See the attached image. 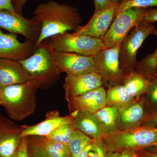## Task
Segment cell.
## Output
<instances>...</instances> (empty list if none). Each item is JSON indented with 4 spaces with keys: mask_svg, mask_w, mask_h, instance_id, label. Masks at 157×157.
<instances>
[{
    "mask_svg": "<svg viewBox=\"0 0 157 157\" xmlns=\"http://www.w3.org/2000/svg\"><path fill=\"white\" fill-rule=\"evenodd\" d=\"M34 17L42 25L41 32L36 46L41 45L45 39L76 30L82 22L76 8L64 3L49 1L40 4L35 9Z\"/></svg>",
    "mask_w": 157,
    "mask_h": 157,
    "instance_id": "cell-1",
    "label": "cell"
},
{
    "mask_svg": "<svg viewBox=\"0 0 157 157\" xmlns=\"http://www.w3.org/2000/svg\"><path fill=\"white\" fill-rule=\"evenodd\" d=\"M42 78L2 87L1 104L11 119L21 121L33 114L36 108L37 90L45 84Z\"/></svg>",
    "mask_w": 157,
    "mask_h": 157,
    "instance_id": "cell-2",
    "label": "cell"
},
{
    "mask_svg": "<svg viewBox=\"0 0 157 157\" xmlns=\"http://www.w3.org/2000/svg\"><path fill=\"white\" fill-rule=\"evenodd\" d=\"M108 151L120 152L126 150L139 151L157 143V128L141 126L118 131L103 137Z\"/></svg>",
    "mask_w": 157,
    "mask_h": 157,
    "instance_id": "cell-3",
    "label": "cell"
},
{
    "mask_svg": "<svg viewBox=\"0 0 157 157\" xmlns=\"http://www.w3.org/2000/svg\"><path fill=\"white\" fill-rule=\"evenodd\" d=\"M48 45L56 52H70L87 56H93L106 46L102 39L94 37L67 33L50 37Z\"/></svg>",
    "mask_w": 157,
    "mask_h": 157,
    "instance_id": "cell-4",
    "label": "cell"
},
{
    "mask_svg": "<svg viewBox=\"0 0 157 157\" xmlns=\"http://www.w3.org/2000/svg\"><path fill=\"white\" fill-rule=\"evenodd\" d=\"M121 45L105 48L92 56L94 71L101 76L102 86L106 90L123 83L125 73L119 62Z\"/></svg>",
    "mask_w": 157,
    "mask_h": 157,
    "instance_id": "cell-5",
    "label": "cell"
},
{
    "mask_svg": "<svg viewBox=\"0 0 157 157\" xmlns=\"http://www.w3.org/2000/svg\"><path fill=\"white\" fill-rule=\"evenodd\" d=\"M155 29L153 24L141 23L132 29L121 45L120 66L125 74L135 70L137 64V50L148 36L153 33Z\"/></svg>",
    "mask_w": 157,
    "mask_h": 157,
    "instance_id": "cell-6",
    "label": "cell"
},
{
    "mask_svg": "<svg viewBox=\"0 0 157 157\" xmlns=\"http://www.w3.org/2000/svg\"><path fill=\"white\" fill-rule=\"evenodd\" d=\"M146 8H132L116 16L103 39L107 48L121 45L130 31L144 21Z\"/></svg>",
    "mask_w": 157,
    "mask_h": 157,
    "instance_id": "cell-7",
    "label": "cell"
},
{
    "mask_svg": "<svg viewBox=\"0 0 157 157\" xmlns=\"http://www.w3.org/2000/svg\"><path fill=\"white\" fill-rule=\"evenodd\" d=\"M33 78H42L45 82L60 73L54 63L48 45L41 44L30 56L18 61Z\"/></svg>",
    "mask_w": 157,
    "mask_h": 157,
    "instance_id": "cell-8",
    "label": "cell"
},
{
    "mask_svg": "<svg viewBox=\"0 0 157 157\" xmlns=\"http://www.w3.org/2000/svg\"><path fill=\"white\" fill-rule=\"evenodd\" d=\"M42 25L33 17L25 18L21 14L0 10V28L11 33L22 35L28 41L36 43L41 32Z\"/></svg>",
    "mask_w": 157,
    "mask_h": 157,
    "instance_id": "cell-9",
    "label": "cell"
},
{
    "mask_svg": "<svg viewBox=\"0 0 157 157\" xmlns=\"http://www.w3.org/2000/svg\"><path fill=\"white\" fill-rule=\"evenodd\" d=\"M48 46L54 63L60 73L76 75L94 71L92 56L70 52H56Z\"/></svg>",
    "mask_w": 157,
    "mask_h": 157,
    "instance_id": "cell-10",
    "label": "cell"
},
{
    "mask_svg": "<svg viewBox=\"0 0 157 157\" xmlns=\"http://www.w3.org/2000/svg\"><path fill=\"white\" fill-rule=\"evenodd\" d=\"M142 98L133 101L118 109L117 125L119 131L142 126L151 116Z\"/></svg>",
    "mask_w": 157,
    "mask_h": 157,
    "instance_id": "cell-11",
    "label": "cell"
},
{
    "mask_svg": "<svg viewBox=\"0 0 157 157\" xmlns=\"http://www.w3.org/2000/svg\"><path fill=\"white\" fill-rule=\"evenodd\" d=\"M25 125H18L0 115V157H11L22 141L21 133Z\"/></svg>",
    "mask_w": 157,
    "mask_h": 157,
    "instance_id": "cell-12",
    "label": "cell"
},
{
    "mask_svg": "<svg viewBox=\"0 0 157 157\" xmlns=\"http://www.w3.org/2000/svg\"><path fill=\"white\" fill-rule=\"evenodd\" d=\"M37 48L36 43L28 40L19 42L16 34L4 33L0 30V59L18 61L30 56Z\"/></svg>",
    "mask_w": 157,
    "mask_h": 157,
    "instance_id": "cell-13",
    "label": "cell"
},
{
    "mask_svg": "<svg viewBox=\"0 0 157 157\" xmlns=\"http://www.w3.org/2000/svg\"><path fill=\"white\" fill-rule=\"evenodd\" d=\"M78 110L71 113L69 115L61 116L57 110L48 111L44 121L33 125H25L21 133L23 137L30 136L47 137L52 133L67 124H72Z\"/></svg>",
    "mask_w": 157,
    "mask_h": 157,
    "instance_id": "cell-14",
    "label": "cell"
},
{
    "mask_svg": "<svg viewBox=\"0 0 157 157\" xmlns=\"http://www.w3.org/2000/svg\"><path fill=\"white\" fill-rule=\"evenodd\" d=\"M116 6L102 11L94 12L89 21L84 26H79L75 33L86 35L103 40L114 20Z\"/></svg>",
    "mask_w": 157,
    "mask_h": 157,
    "instance_id": "cell-15",
    "label": "cell"
},
{
    "mask_svg": "<svg viewBox=\"0 0 157 157\" xmlns=\"http://www.w3.org/2000/svg\"><path fill=\"white\" fill-rule=\"evenodd\" d=\"M101 86V76L94 71L79 75H67L63 86L66 100L82 95Z\"/></svg>",
    "mask_w": 157,
    "mask_h": 157,
    "instance_id": "cell-16",
    "label": "cell"
},
{
    "mask_svg": "<svg viewBox=\"0 0 157 157\" xmlns=\"http://www.w3.org/2000/svg\"><path fill=\"white\" fill-rule=\"evenodd\" d=\"M107 91L103 86L92 90L82 95L67 101L70 113L78 110L94 113L106 106Z\"/></svg>",
    "mask_w": 157,
    "mask_h": 157,
    "instance_id": "cell-17",
    "label": "cell"
},
{
    "mask_svg": "<svg viewBox=\"0 0 157 157\" xmlns=\"http://www.w3.org/2000/svg\"><path fill=\"white\" fill-rule=\"evenodd\" d=\"M33 78L18 61L0 59L1 87L24 83Z\"/></svg>",
    "mask_w": 157,
    "mask_h": 157,
    "instance_id": "cell-18",
    "label": "cell"
},
{
    "mask_svg": "<svg viewBox=\"0 0 157 157\" xmlns=\"http://www.w3.org/2000/svg\"><path fill=\"white\" fill-rule=\"evenodd\" d=\"M72 124L76 130L82 132L91 139L104 137L94 113L78 111Z\"/></svg>",
    "mask_w": 157,
    "mask_h": 157,
    "instance_id": "cell-19",
    "label": "cell"
},
{
    "mask_svg": "<svg viewBox=\"0 0 157 157\" xmlns=\"http://www.w3.org/2000/svg\"><path fill=\"white\" fill-rule=\"evenodd\" d=\"M151 80L135 70L125 75L123 86L128 94L135 100L143 95Z\"/></svg>",
    "mask_w": 157,
    "mask_h": 157,
    "instance_id": "cell-20",
    "label": "cell"
},
{
    "mask_svg": "<svg viewBox=\"0 0 157 157\" xmlns=\"http://www.w3.org/2000/svg\"><path fill=\"white\" fill-rule=\"evenodd\" d=\"M94 113L104 136L119 131L117 125L118 109L105 106Z\"/></svg>",
    "mask_w": 157,
    "mask_h": 157,
    "instance_id": "cell-21",
    "label": "cell"
},
{
    "mask_svg": "<svg viewBox=\"0 0 157 157\" xmlns=\"http://www.w3.org/2000/svg\"><path fill=\"white\" fill-rule=\"evenodd\" d=\"M106 91V106L120 109L136 101L128 94L123 85L109 87Z\"/></svg>",
    "mask_w": 157,
    "mask_h": 157,
    "instance_id": "cell-22",
    "label": "cell"
},
{
    "mask_svg": "<svg viewBox=\"0 0 157 157\" xmlns=\"http://www.w3.org/2000/svg\"><path fill=\"white\" fill-rule=\"evenodd\" d=\"M153 35L157 37V30L154 32ZM157 70V47L153 53L147 56L142 60L137 62L135 71L151 80L155 77Z\"/></svg>",
    "mask_w": 157,
    "mask_h": 157,
    "instance_id": "cell-23",
    "label": "cell"
},
{
    "mask_svg": "<svg viewBox=\"0 0 157 157\" xmlns=\"http://www.w3.org/2000/svg\"><path fill=\"white\" fill-rule=\"evenodd\" d=\"M94 140L78 130H75L72 139L68 144L70 157H77L82 151L92 143Z\"/></svg>",
    "mask_w": 157,
    "mask_h": 157,
    "instance_id": "cell-24",
    "label": "cell"
},
{
    "mask_svg": "<svg viewBox=\"0 0 157 157\" xmlns=\"http://www.w3.org/2000/svg\"><path fill=\"white\" fill-rule=\"evenodd\" d=\"M75 130L73 124H67L60 127L45 137L51 141L68 145L73 137Z\"/></svg>",
    "mask_w": 157,
    "mask_h": 157,
    "instance_id": "cell-25",
    "label": "cell"
},
{
    "mask_svg": "<svg viewBox=\"0 0 157 157\" xmlns=\"http://www.w3.org/2000/svg\"><path fill=\"white\" fill-rule=\"evenodd\" d=\"M141 98L151 115L157 112V76L151 80L148 88Z\"/></svg>",
    "mask_w": 157,
    "mask_h": 157,
    "instance_id": "cell-26",
    "label": "cell"
},
{
    "mask_svg": "<svg viewBox=\"0 0 157 157\" xmlns=\"http://www.w3.org/2000/svg\"><path fill=\"white\" fill-rule=\"evenodd\" d=\"M152 7H157V0H121L116 6V16L131 8Z\"/></svg>",
    "mask_w": 157,
    "mask_h": 157,
    "instance_id": "cell-27",
    "label": "cell"
},
{
    "mask_svg": "<svg viewBox=\"0 0 157 157\" xmlns=\"http://www.w3.org/2000/svg\"><path fill=\"white\" fill-rule=\"evenodd\" d=\"M108 152L103 138L94 139L92 144L91 157H106Z\"/></svg>",
    "mask_w": 157,
    "mask_h": 157,
    "instance_id": "cell-28",
    "label": "cell"
},
{
    "mask_svg": "<svg viewBox=\"0 0 157 157\" xmlns=\"http://www.w3.org/2000/svg\"><path fill=\"white\" fill-rule=\"evenodd\" d=\"M28 148L30 157H51L41 149L29 141L28 139Z\"/></svg>",
    "mask_w": 157,
    "mask_h": 157,
    "instance_id": "cell-29",
    "label": "cell"
},
{
    "mask_svg": "<svg viewBox=\"0 0 157 157\" xmlns=\"http://www.w3.org/2000/svg\"><path fill=\"white\" fill-rule=\"evenodd\" d=\"M11 157H30L28 148L27 137H23L19 147Z\"/></svg>",
    "mask_w": 157,
    "mask_h": 157,
    "instance_id": "cell-30",
    "label": "cell"
},
{
    "mask_svg": "<svg viewBox=\"0 0 157 157\" xmlns=\"http://www.w3.org/2000/svg\"><path fill=\"white\" fill-rule=\"evenodd\" d=\"M157 21V9H147L144 17V22L153 24Z\"/></svg>",
    "mask_w": 157,
    "mask_h": 157,
    "instance_id": "cell-31",
    "label": "cell"
},
{
    "mask_svg": "<svg viewBox=\"0 0 157 157\" xmlns=\"http://www.w3.org/2000/svg\"><path fill=\"white\" fill-rule=\"evenodd\" d=\"M94 2L95 5L94 12L105 10L113 5L110 0H94Z\"/></svg>",
    "mask_w": 157,
    "mask_h": 157,
    "instance_id": "cell-32",
    "label": "cell"
},
{
    "mask_svg": "<svg viewBox=\"0 0 157 157\" xmlns=\"http://www.w3.org/2000/svg\"><path fill=\"white\" fill-rule=\"evenodd\" d=\"M0 10H6L14 14L17 13L14 10L12 0H0Z\"/></svg>",
    "mask_w": 157,
    "mask_h": 157,
    "instance_id": "cell-33",
    "label": "cell"
},
{
    "mask_svg": "<svg viewBox=\"0 0 157 157\" xmlns=\"http://www.w3.org/2000/svg\"><path fill=\"white\" fill-rule=\"evenodd\" d=\"M29 0H12L14 10L17 14L22 15V9Z\"/></svg>",
    "mask_w": 157,
    "mask_h": 157,
    "instance_id": "cell-34",
    "label": "cell"
},
{
    "mask_svg": "<svg viewBox=\"0 0 157 157\" xmlns=\"http://www.w3.org/2000/svg\"><path fill=\"white\" fill-rule=\"evenodd\" d=\"M142 126L155 128L157 127V112L152 114Z\"/></svg>",
    "mask_w": 157,
    "mask_h": 157,
    "instance_id": "cell-35",
    "label": "cell"
},
{
    "mask_svg": "<svg viewBox=\"0 0 157 157\" xmlns=\"http://www.w3.org/2000/svg\"><path fill=\"white\" fill-rule=\"evenodd\" d=\"M137 151L133 150H126L120 152L117 157H138Z\"/></svg>",
    "mask_w": 157,
    "mask_h": 157,
    "instance_id": "cell-36",
    "label": "cell"
},
{
    "mask_svg": "<svg viewBox=\"0 0 157 157\" xmlns=\"http://www.w3.org/2000/svg\"><path fill=\"white\" fill-rule=\"evenodd\" d=\"M94 142V141H93ZM92 143L86 147L80 152L76 157H91V153L92 149Z\"/></svg>",
    "mask_w": 157,
    "mask_h": 157,
    "instance_id": "cell-37",
    "label": "cell"
},
{
    "mask_svg": "<svg viewBox=\"0 0 157 157\" xmlns=\"http://www.w3.org/2000/svg\"><path fill=\"white\" fill-rule=\"evenodd\" d=\"M141 157H157V153L145 151L142 153Z\"/></svg>",
    "mask_w": 157,
    "mask_h": 157,
    "instance_id": "cell-38",
    "label": "cell"
},
{
    "mask_svg": "<svg viewBox=\"0 0 157 157\" xmlns=\"http://www.w3.org/2000/svg\"><path fill=\"white\" fill-rule=\"evenodd\" d=\"M146 150L145 151L157 153V143L147 148L144 149Z\"/></svg>",
    "mask_w": 157,
    "mask_h": 157,
    "instance_id": "cell-39",
    "label": "cell"
},
{
    "mask_svg": "<svg viewBox=\"0 0 157 157\" xmlns=\"http://www.w3.org/2000/svg\"><path fill=\"white\" fill-rule=\"evenodd\" d=\"M119 152H111L108 151L106 157H117Z\"/></svg>",
    "mask_w": 157,
    "mask_h": 157,
    "instance_id": "cell-40",
    "label": "cell"
},
{
    "mask_svg": "<svg viewBox=\"0 0 157 157\" xmlns=\"http://www.w3.org/2000/svg\"><path fill=\"white\" fill-rule=\"evenodd\" d=\"M121 1V0H110L112 4L116 6H117Z\"/></svg>",
    "mask_w": 157,
    "mask_h": 157,
    "instance_id": "cell-41",
    "label": "cell"
},
{
    "mask_svg": "<svg viewBox=\"0 0 157 157\" xmlns=\"http://www.w3.org/2000/svg\"><path fill=\"white\" fill-rule=\"evenodd\" d=\"M1 89H2V87H1V86H0V104H1Z\"/></svg>",
    "mask_w": 157,
    "mask_h": 157,
    "instance_id": "cell-42",
    "label": "cell"
},
{
    "mask_svg": "<svg viewBox=\"0 0 157 157\" xmlns=\"http://www.w3.org/2000/svg\"><path fill=\"white\" fill-rule=\"evenodd\" d=\"M155 76H157V70L155 74Z\"/></svg>",
    "mask_w": 157,
    "mask_h": 157,
    "instance_id": "cell-43",
    "label": "cell"
},
{
    "mask_svg": "<svg viewBox=\"0 0 157 157\" xmlns=\"http://www.w3.org/2000/svg\"><path fill=\"white\" fill-rule=\"evenodd\" d=\"M156 128H157V127H156Z\"/></svg>",
    "mask_w": 157,
    "mask_h": 157,
    "instance_id": "cell-44",
    "label": "cell"
}]
</instances>
